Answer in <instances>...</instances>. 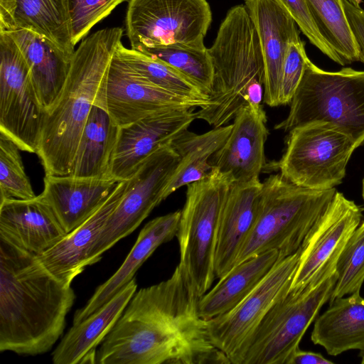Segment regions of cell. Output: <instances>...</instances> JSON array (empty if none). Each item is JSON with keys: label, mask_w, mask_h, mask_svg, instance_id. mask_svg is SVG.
I'll return each instance as SVG.
<instances>
[{"label": "cell", "mask_w": 364, "mask_h": 364, "mask_svg": "<svg viewBox=\"0 0 364 364\" xmlns=\"http://www.w3.org/2000/svg\"><path fill=\"white\" fill-rule=\"evenodd\" d=\"M75 300L71 284L36 255L0 237V350L37 355L62 336Z\"/></svg>", "instance_id": "cell-1"}, {"label": "cell", "mask_w": 364, "mask_h": 364, "mask_svg": "<svg viewBox=\"0 0 364 364\" xmlns=\"http://www.w3.org/2000/svg\"><path fill=\"white\" fill-rule=\"evenodd\" d=\"M123 29L105 28L84 38L75 50L63 87L46 110L36 154L46 175H70L78 142L94 105L106 109L105 91Z\"/></svg>", "instance_id": "cell-2"}, {"label": "cell", "mask_w": 364, "mask_h": 364, "mask_svg": "<svg viewBox=\"0 0 364 364\" xmlns=\"http://www.w3.org/2000/svg\"><path fill=\"white\" fill-rule=\"evenodd\" d=\"M213 65L210 105L196 119L214 128L225 126L245 105H261L264 65L260 43L245 5L231 8L208 48Z\"/></svg>", "instance_id": "cell-3"}, {"label": "cell", "mask_w": 364, "mask_h": 364, "mask_svg": "<svg viewBox=\"0 0 364 364\" xmlns=\"http://www.w3.org/2000/svg\"><path fill=\"white\" fill-rule=\"evenodd\" d=\"M336 191L309 189L289 181L280 173L270 175L262 183L257 220L235 266L269 250H277L279 257L297 252Z\"/></svg>", "instance_id": "cell-4"}, {"label": "cell", "mask_w": 364, "mask_h": 364, "mask_svg": "<svg viewBox=\"0 0 364 364\" xmlns=\"http://www.w3.org/2000/svg\"><path fill=\"white\" fill-rule=\"evenodd\" d=\"M331 123L358 148L364 142V70H323L310 60L290 102L287 118L274 127L289 132L309 122Z\"/></svg>", "instance_id": "cell-5"}, {"label": "cell", "mask_w": 364, "mask_h": 364, "mask_svg": "<svg viewBox=\"0 0 364 364\" xmlns=\"http://www.w3.org/2000/svg\"><path fill=\"white\" fill-rule=\"evenodd\" d=\"M233 183L232 178L213 168L203 178L188 184L176 237L179 264L185 269L199 296L216 278L215 252L222 208Z\"/></svg>", "instance_id": "cell-6"}, {"label": "cell", "mask_w": 364, "mask_h": 364, "mask_svg": "<svg viewBox=\"0 0 364 364\" xmlns=\"http://www.w3.org/2000/svg\"><path fill=\"white\" fill-rule=\"evenodd\" d=\"M99 364H188L164 326L151 286L136 291L96 353Z\"/></svg>", "instance_id": "cell-7"}, {"label": "cell", "mask_w": 364, "mask_h": 364, "mask_svg": "<svg viewBox=\"0 0 364 364\" xmlns=\"http://www.w3.org/2000/svg\"><path fill=\"white\" fill-rule=\"evenodd\" d=\"M336 272L314 287L289 290L267 311L232 364H287L323 305L329 301Z\"/></svg>", "instance_id": "cell-8"}, {"label": "cell", "mask_w": 364, "mask_h": 364, "mask_svg": "<svg viewBox=\"0 0 364 364\" xmlns=\"http://www.w3.org/2000/svg\"><path fill=\"white\" fill-rule=\"evenodd\" d=\"M356 148L353 140L333 124L311 122L289 132L285 151L274 168L297 186L328 190L342 183Z\"/></svg>", "instance_id": "cell-9"}, {"label": "cell", "mask_w": 364, "mask_h": 364, "mask_svg": "<svg viewBox=\"0 0 364 364\" xmlns=\"http://www.w3.org/2000/svg\"><path fill=\"white\" fill-rule=\"evenodd\" d=\"M212 21L207 0H129L126 31L132 49L202 46Z\"/></svg>", "instance_id": "cell-10"}, {"label": "cell", "mask_w": 364, "mask_h": 364, "mask_svg": "<svg viewBox=\"0 0 364 364\" xmlns=\"http://www.w3.org/2000/svg\"><path fill=\"white\" fill-rule=\"evenodd\" d=\"M180 158L169 145L149 155L127 180L124 195L105 223L91 250L90 263L136 229L164 200V193Z\"/></svg>", "instance_id": "cell-11"}, {"label": "cell", "mask_w": 364, "mask_h": 364, "mask_svg": "<svg viewBox=\"0 0 364 364\" xmlns=\"http://www.w3.org/2000/svg\"><path fill=\"white\" fill-rule=\"evenodd\" d=\"M46 113L20 48L0 31V132L21 151L36 154Z\"/></svg>", "instance_id": "cell-12"}, {"label": "cell", "mask_w": 364, "mask_h": 364, "mask_svg": "<svg viewBox=\"0 0 364 364\" xmlns=\"http://www.w3.org/2000/svg\"><path fill=\"white\" fill-rule=\"evenodd\" d=\"M362 218V208L336 191L301 244L289 290L316 287L335 273L339 255Z\"/></svg>", "instance_id": "cell-13"}, {"label": "cell", "mask_w": 364, "mask_h": 364, "mask_svg": "<svg viewBox=\"0 0 364 364\" xmlns=\"http://www.w3.org/2000/svg\"><path fill=\"white\" fill-rule=\"evenodd\" d=\"M299 256L300 248L280 257L264 279L235 307L206 321L211 343L230 363L273 304L289 291Z\"/></svg>", "instance_id": "cell-14"}, {"label": "cell", "mask_w": 364, "mask_h": 364, "mask_svg": "<svg viewBox=\"0 0 364 364\" xmlns=\"http://www.w3.org/2000/svg\"><path fill=\"white\" fill-rule=\"evenodd\" d=\"M106 110L120 127L148 116L173 109H194L210 105L168 92L144 78L116 53L105 91Z\"/></svg>", "instance_id": "cell-15"}, {"label": "cell", "mask_w": 364, "mask_h": 364, "mask_svg": "<svg viewBox=\"0 0 364 364\" xmlns=\"http://www.w3.org/2000/svg\"><path fill=\"white\" fill-rule=\"evenodd\" d=\"M196 119L193 109H173L120 127L111 163V176L118 181L127 180L149 155L171 144Z\"/></svg>", "instance_id": "cell-16"}, {"label": "cell", "mask_w": 364, "mask_h": 364, "mask_svg": "<svg viewBox=\"0 0 364 364\" xmlns=\"http://www.w3.org/2000/svg\"><path fill=\"white\" fill-rule=\"evenodd\" d=\"M261 105H247L235 115L223 146L210 158V164L229 175L233 182L259 179L265 166L264 144L268 131Z\"/></svg>", "instance_id": "cell-17"}, {"label": "cell", "mask_w": 364, "mask_h": 364, "mask_svg": "<svg viewBox=\"0 0 364 364\" xmlns=\"http://www.w3.org/2000/svg\"><path fill=\"white\" fill-rule=\"evenodd\" d=\"M245 6L257 34L264 65L263 101L279 105L282 70L291 43L301 40L291 16L274 0H245Z\"/></svg>", "instance_id": "cell-18"}, {"label": "cell", "mask_w": 364, "mask_h": 364, "mask_svg": "<svg viewBox=\"0 0 364 364\" xmlns=\"http://www.w3.org/2000/svg\"><path fill=\"white\" fill-rule=\"evenodd\" d=\"M68 233L42 194L28 200L0 201V237L36 255Z\"/></svg>", "instance_id": "cell-19"}, {"label": "cell", "mask_w": 364, "mask_h": 364, "mask_svg": "<svg viewBox=\"0 0 364 364\" xmlns=\"http://www.w3.org/2000/svg\"><path fill=\"white\" fill-rule=\"evenodd\" d=\"M262 183L233 182L224 201L218 229L215 273L218 279L234 266L259 213Z\"/></svg>", "instance_id": "cell-20"}, {"label": "cell", "mask_w": 364, "mask_h": 364, "mask_svg": "<svg viewBox=\"0 0 364 364\" xmlns=\"http://www.w3.org/2000/svg\"><path fill=\"white\" fill-rule=\"evenodd\" d=\"M127 180L119 181L107 200L80 225L60 242L36 255L58 279L71 284L85 268L91 265V250L107 219L120 202Z\"/></svg>", "instance_id": "cell-21"}, {"label": "cell", "mask_w": 364, "mask_h": 364, "mask_svg": "<svg viewBox=\"0 0 364 364\" xmlns=\"http://www.w3.org/2000/svg\"><path fill=\"white\" fill-rule=\"evenodd\" d=\"M119 182L112 177L46 175L41 194L69 233L107 200Z\"/></svg>", "instance_id": "cell-22"}, {"label": "cell", "mask_w": 364, "mask_h": 364, "mask_svg": "<svg viewBox=\"0 0 364 364\" xmlns=\"http://www.w3.org/2000/svg\"><path fill=\"white\" fill-rule=\"evenodd\" d=\"M181 213L178 210L155 218L144 226L122 264L97 287L86 304L75 311L73 324L84 320L109 301L134 279L139 267L160 245L176 236Z\"/></svg>", "instance_id": "cell-23"}, {"label": "cell", "mask_w": 364, "mask_h": 364, "mask_svg": "<svg viewBox=\"0 0 364 364\" xmlns=\"http://www.w3.org/2000/svg\"><path fill=\"white\" fill-rule=\"evenodd\" d=\"M134 278L109 301L80 322L73 324L52 353L55 364L96 363L101 344L136 291Z\"/></svg>", "instance_id": "cell-24"}, {"label": "cell", "mask_w": 364, "mask_h": 364, "mask_svg": "<svg viewBox=\"0 0 364 364\" xmlns=\"http://www.w3.org/2000/svg\"><path fill=\"white\" fill-rule=\"evenodd\" d=\"M31 30L70 56L75 52L67 0H0V31Z\"/></svg>", "instance_id": "cell-25"}, {"label": "cell", "mask_w": 364, "mask_h": 364, "mask_svg": "<svg viewBox=\"0 0 364 364\" xmlns=\"http://www.w3.org/2000/svg\"><path fill=\"white\" fill-rule=\"evenodd\" d=\"M7 33L20 48L30 68L39 102L48 110L63 87L73 56L31 30L18 29Z\"/></svg>", "instance_id": "cell-26"}, {"label": "cell", "mask_w": 364, "mask_h": 364, "mask_svg": "<svg viewBox=\"0 0 364 364\" xmlns=\"http://www.w3.org/2000/svg\"><path fill=\"white\" fill-rule=\"evenodd\" d=\"M311 339L330 355L349 350L364 353V298L360 292L331 303L316 320Z\"/></svg>", "instance_id": "cell-27"}, {"label": "cell", "mask_w": 364, "mask_h": 364, "mask_svg": "<svg viewBox=\"0 0 364 364\" xmlns=\"http://www.w3.org/2000/svg\"><path fill=\"white\" fill-rule=\"evenodd\" d=\"M279 258L277 250H269L234 266L200 298V316L207 321L232 309L257 287Z\"/></svg>", "instance_id": "cell-28"}, {"label": "cell", "mask_w": 364, "mask_h": 364, "mask_svg": "<svg viewBox=\"0 0 364 364\" xmlns=\"http://www.w3.org/2000/svg\"><path fill=\"white\" fill-rule=\"evenodd\" d=\"M119 127L107 111L91 109L75 155L71 174L83 178H109Z\"/></svg>", "instance_id": "cell-29"}, {"label": "cell", "mask_w": 364, "mask_h": 364, "mask_svg": "<svg viewBox=\"0 0 364 364\" xmlns=\"http://www.w3.org/2000/svg\"><path fill=\"white\" fill-rule=\"evenodd\" d=\"M231 129L232 124L201 134L186 129L171 143L180 160L166 186L164 200L179 188L199 181L210 172V159L223 146Z\"/></svg>", "instance_id": "cell-30"}, {"label": "cell", "mask_w": 364, "mask_h": 364, "mask_svg": "<svg viewBox=\"0 0 364 364\" xmlns=\"http://www.w3.org/2000/svg\"><path fill=\"white\" fill-rule=\"evenodd\" d=\"M323 37L344 65L359 61V46L343 8V0H306Z\"/></svg>", "instance_id": "cell-31"}, {"label": "cell", "mask_w": 364, "mask_h": 364, "mask_svg": "<svg viewBox=\"0 0 364 364\" xmlns=\"http://www.w3.org/2000/svg\"><path fill=\"white\" fill-rule=\"evenodd\" d=\"M117 54L144 78L154 85L178 97L210 102L204 94L189 78L164 62L132 48L122 42Z\"/></svg>", "instance_id": "cell-32"}, {"label": "cell", "mask_w": 364, "mask_h": 364, "mask_svg": "<svg viewBox=\"0 0 364 364\" xmlns=\"http://www.w3.org/2000/svg\"><path fill=\"white\" fill-rule=\"evenodd\" d=\"M160 60L189 78L205 95H209L213 81V65L205 46L173 44L139 50Z\"/></svg>", "instance_id": "cell-33"}, {"label": "cell", "mask_w": 364, "mask_h": 364, "mask_svg": "<svg viewBox=\"0 0 364 364\" xmlns=\"http://www.w3.org/2000/svg\"><path fill=\"white\" fill-rule=\"evenodd\" d=\"M337 280L329 302L359 293L364 282V220L345 244L336 263Z\"/></svg>", "instance_id": "cell-34"}, {"label": "cell", "mask_w": 364, "mask_h": 364, "mask_svg": "<svg viewBox=\"0 0 364 364\" xmlns=\"http://www.w3.org/2000/svg\"><path fill=\"white\" fill-rule=\"evenodd\" d=\"M20 151L11 139L0 132V201L36 196L25 172Z\"/></svg>", "instance_id": "cell-35"}, {"label": "cell", "mask_w": 364, "mask_h": 364, "mask_svg": "<svg viewBox=\"0 0 364 364\" xmlns=\"http://www.w3.org/2000/svg\"><path fill=\"white\" fill-rule=\"evenodd\" d=\"M126 0H67L72 41L75 45L90 29Z\"/></svg>", "instance_id": "cell-36"}, {"label": "cell", "mask_w": 364, "mask_h": 364, "mask_svg": "<svg viewBox=\"0 0 364 364\" xmlns=\"http://www.w3.org/2000/svg\"><path fill=\"white\" fill-rule=\"evenodd\" d=\"M293 18L311 44L336 63L343 60L321 34L306 0H274Z\"/></svg>", "instance_id": "cell-37"}, {"label": "cell", "mask_w": 364, "mask_h": 364, "mask_svg": "<svg viewBox=\"0 0 364 364\" xmlns=\"http://www.w3.org/2000/svg\"><path fill=\"white\" fill-rule=\"evenodd\" d=\"M309 60L304 43L301 39L289 44L282 70L280 105L290 104Z\"/></svg>", "instance_id": "cell-38"}, {"label": "cell", "mask_w": 364, "mask_h": 364, "mask_svg": "<svg viewBox=\"0 0 364 364\" xmlns=\"http://www.w3.org/2000/svg\"><path fill=\"white\" fill-rule=\"evenodd\" d=\"M348 20L359 46L360 62L364 63V10L343 0Z\"/></svg>", "instance_id": "cell-39"}, {"label": "cell", "mask_w": 364, "mask_h": 364, "mask_svg": "<svg viewBox=\"0 0 364 364\" xmlns=\"http://www.w3.org/2000/svg\"><path fill=\"white\" fill-rule=\"evenodd\" d=\"M318 353L304 351L299 348L291 355L287 364H333Z\"/></svg>", "instance_id": "cell-40"}, {"label": "cell", "mask_w": 364, "mask_h": 364, "mask_svg": "<svg viewBox=\"0 0 364 364\" xmlns=\"http://www.w3.org/2000/svg\"><path fill=\"white\" fill-rule=\"evenodd\" d=\"M350 4H353L356 7H360V5L364 1V0H347Z\"/></svg>", "instance_id": "cell-41"}, {"label": "cell", "mask_w": 364, "mask_h": 364, "mask_svg": "<svg viewBox=\"0 0 364 364\" xmlns=\"http://www.w3.org/2000/svg\"><path fill=\"white\" fill-rule=\"evenodd\" d=\"M359 356L361 358V363L364 364V353H360L359 354Z\"/></svg>", "instance_id": "cell-42"}, {"label": "cell", "mask_w": 364, "mask_h": 364, "mask_svg": "<svg viewBox=\"0 0 364 364\" xmlns=\"http://www.w3.org/2000/svg\"><path fill=\"white\" fill-rule=\"evenodd\" d=\"M362 196H363V198L364 200V178L363 180Z\"/></svg>", "instance_id": "cell-43"}]
</instances>
